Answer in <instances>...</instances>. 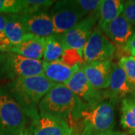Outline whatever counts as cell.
Listing matches in <instances>:
<instances>
[{
  "label": "cell",
  "instance_id": "ffe728a7",
  "mask_svg": "<svg viewBox=\"0 0 135 135\" xmlns=\"http://www.w3.org/2000/svg\"><path fill=\"white\" fill-rule=\"evenodd\" d=\"M65 49L61 35L53 34L46 37L42 61L44 62L57 61L60 59Z\"/></svg>",
  "mask_w": 135,
  "mask_h": 135
},
{
  "label": "cell",
  "instance_id": "4fadbf2b",
  "mask_svg": "<svg viewBox=\"0 0 135 135\" xmlns=\"http://www.w3.org/2000/svg\"><path fill=\"white\" fill-rule=\"evenodd\" d=\"M100 29L115 47L126 45L134 34L133 26L122 14Z\"/></svg>",
  "mask_w": 135,
  "mask_h": 135
},
{
  "label": "cell",
  "instance_id": "1f68e13d",
  "mask_svg": "<svg viewBox=\"0 0 135 135\" xmlns=\"http://www.w3.org/2000/svg\"><path fill=\"white\" fill-rule=\"evenodd\" d=\"M20 135H29V132H28L27 131L25 130L21 134H20Z\"/></svg>",
  "mask_w": 135,
  "mask_h": 135
},
{
  "label": "cell",
  "instance_id": "44dd1931",
  "mask_svg": "<svg viewBox=\"0 0 135 135\" xmlns=\"http://www.w3.org/2000/svg\"><path fill=\"white\" fill-rule=\"evenodd\" d=\"M54 2L50 0H24V8L20 15L48 12Z\"/></svg>",
  "mask_w": 135,
  "mask_h": 135
},
{
  "label": "cell",
  "instance_id": "d6986e66",
  "mask_svg": "<svg viewBox=\"0 0 135 135\" xmlns=\"http://www.w3.org/2000/svg\"><path fill=\"white\" fill-rule=\"evenodd\" d=\"M124 2V1L121 0H102L99 10L98 26L101 28L122 15Z\"/></svg>",
  "mask_w": 135,
  "mask_h": 135
},
{
  "label": "cell",
  "instance_id": "2e32d148",
  "mask_svg": "<svg viewBox=\"0 0 135 135\" xmlns=\"http://www.w3.org/2000/svg\"><path fill=\"white\" fill-rule=\"evenodd\" d=\"M80 65L69 67L59 59L52 62H43V74L55 84H65L80 69Z\"/></svg>",
  "mask_w": 135,
  "mask_h": 135
},
{
  "label": "cell",
  "instance_id": "484cf974",
  "mask_svg": "<svg viewBox=\"0 0 135 135\" xmlns=\"http://www.w3.org/2000/svg\"><path fill=\"white\" fill-rule=\"evenodd\" d=\"M122 15L132 26H135V2L129 0L124 2Z\"/></svg>",
  "mask_w": 135,
  "mask_h": 135
},
{
  "label": "cell",
  "instance_id": "ac0fdd59",
  "mask_svg": "<svg viewBox=\"0 0 135 135\" xmlns=\"http://www.w3.org/2000/svg\"><path fill=\"white\" fill-rule=\"evenodd\" d=\"M120 124L130 135L135 134V93L125 97L122 100Z\"/></svg>",
  "mask_w": 135,
  "mask_h": 135
},
{
  "label": "cell",
  "instance_id": "7c38bea8",
  "mask_svg": "<svg viewBox=\"0 0 135 135\" xmlns=\"http://www.w3.org/2000/svg\"><path fill=\"white\" fill-rule=\"evenodd\" d=\"M113 63L111 60L85 62L81 65V69L89 83L98 90L107 89L110 84Z\"/></svg>",
  "mask_w": 135,
  "mask_h": 135
},
{
  "label": "cell",
  "instance_id": "7402d4cb",
  "mask_svg": "<svg viewBox=\"0 0 135 135\" xmlns=\"http://www.w3.org/2000/svg\"><path fill=\"white\" fill-rule=\"evenodd\" d=\"M59 60L69 67H74L76 65L81 66L85 62L82 52L73 48L65 49Z\"/></svg>",
  "mask_w": 135,
  "mask_h": 135
},
{
  "label": "cell",
  "instance_id": "f546056e",
  "mask_svg": "<svg viewBox=\"0 0 135 135\" xmlns=\"http://www.w3.org/2000/svg\"><path fill=\"white\" fill-rule=\"evenodd\" d=\"M6 17H7V15L0 14V31H4L5 30Z\"/></svg>",
  "mask_w": 135,
  "mask_h": 135
},
{
  "label": "cell",
  "instance_id": "9c48e42d",
  "mask_svg": "<svg viewBox=\"0 0 135 135\" xmlns=\"http://www.w3.org/2000/svg\"><path fill=\"white\" fill-rule=\"evenodd\" d=\"M64 85L87 106H95L104 101L101 91L95 89L89 83L81 68Z\"/></svg>",
  "mask_w": 135,
  "mask_h": 135
},
{
  "label": "cell",
  "instance_id": "83f0119b",
  "mask_svg": "<svg viewBox=\"0 0 135 135\" xmlns=\"http://www.w3.org/2000/svg\"><path fill=\"white\" fill-rule=\"evenodd\" d=\"M127 51L128 52L130 56L133 57L135 59V33L128 41V42L125 45Z\"/></svg>",
  "mask_w": 135,
  "mask_h": 135
},
{
  "label": "cell",
  "instance_id": "4316f807",
  "mask_svg": "<svg viewBox=\"0 0 135 135\" xmlns=\"http://www.w3.org/2000/svg\"><path fill=\"white\" fill-rule=\"evenodd\" d=\"M12 44L5 35L4 31H0V53H6L8 51Z\"/></svg>",
  "mask_w": 135,
  "mask_h": 135
},
{
  "label": "cell",
  "instance_id": "9a60e30c",
  "mask_svg": "<svg viewBox=\"0 0 135 135\" xmlns=\"http://www.w3.org/2000/svg\"><path fill=\"white\" fill-rule=\"evenodd\" d=\"M45 38L28 34L17 45L12 46L8 52L16 53L25 58L41 60L43 58Z\"/></svg>",
  "mask_w": 135,
  "mask_h": 135
},
{
  "label": "cell",
  "instance_id": "3957f363",
  "mask_svg": "<svg viewBox=\"0 0 135 135\" xmlns=\"http://www.w3.org/2000/svg\"><path fill=\"white\" fill-rule=\"evenodd\" d=\"M115 102L103 101L97 105L87 107L81 113L80 135H98L113 130L116 124Z\"/></svg>",
  "mask_w": 135,
  "mask_h": 135
},
{
  "label": "cell",
  "instance_id": "30bf717a",
  "mask_svg": "<svg viewBox=\"0 0 135 135\" xmlns=\"http://www.w3.org/2000/svg\"><path fill=\"white\" fill-rule=\"evenodd\" d=\"M29 131L32 135H72L73 128L65 121L54 116L40 114L32 120Z\"/></svg>",
  "mask_w": 135,
  "mask_h": 135
},
{
  "label": "cell",
  "instance_id": "7a4b0ae2",
  "mask_svg": "<svg viewBox=\"0 0 135 135\" xmlns=\"http://www.w3.org/2000/svg\"><path fill=\"white\" fill-rule=\"evenodd\" d=\"M55 85L42 74L16 79L10 81L5 87L26 117L33 120L39 115V102Z\"/></svg>",
  "mask_w": 135,
  "mask_h": 135
},
{
  "label": "cell",
  "instance_id": "8992f818",
  "mask_svg": "<svg viewBox=\"0 0 135 135\" xmlns=\"http://www.w3.org/2000/svg\"><path fill=\"white\" fill-rule=\"evenodd\" d=\"M50 17L54 28V33L62 35L86 17L78 5L77 0H61L53 4Z\"/></svg>",
  "mask_w": 135,
  "mask_h": 135
},
{
  "label": "cell",
  "instance_id": "ba28073f",
  "mask_svg": "<svg viewBox=\"0 0 135 135\" xmlns=\"http://www.w3.org/2000/svg\"><path fill=\"white\" fill-rule=\"evenodd\" d=\"M98 18L86 16L66 32L62 34V40L65 48L76 49L83 53V48L90 37Z\"/></svg>",
  "mask_w": 135,
  "mask_h": 135
},
{
  "label": "cell",
  "instance_id": "5b68a950",
  "mask_svg": "<svg viewBox=\"0 0 135 135\" xmlns=\"http://www.w3.org/2000/svg\"><path fill=\"white\" fill-rule=\"evenodd\" d=\"M42 74V60L25 58L11 52L0 53V80L11 81L18 78Z\"/></svg>",
  "mask_w": 135,
  "mask_h": 135
},
{
  "label": "cell",
  "instance_id": "836d02e7",
  "mask_svg": "<svg viewBox=\"0 0 135 135\" xmlns=\"http://www.w3.org/2000/svg\"><path fill=\"white\" fill-rule=\"evenodd\" d=\"M134 135H135V134H134Z\"/></svg>",
  "mask_w": 135,
  "mask_h": 135
},
{
  "label": "cell",
  "instance_id": "603a6c76",
  "mask_svg": "<svg viewBox=\"0 0 135 135\" xmlns=\"http://www.w3.org/2000/svg\"><path fill=\"white\" fill-rule=\"evenodd\" d=\"M118 65L126 74L128 82L135 91V59L131 56H126L119 59Z\"/></svg>",
  "mask_w": 135,
  "mask_h": 135
},
{
  "label": "cell",
  "instance_id": "5bb4252c",
  "mask_svg": "<svg viewBox=\"0 0 135 135\" xmlns=\"http://www.w3.org/2000/svg\"><path fill=\"white\" fill-rule=\"evenodd\" d=\"M20 15L25 31L27 34L42 38H46L55 34L53 23L48 12Z\"/></svg>",
  "mask_w": 135,
  "mask_h": 135
},
{
  "label": "cell",
  "instance_id": "277c9868",
  "mask_svg": "<svg viewBox=\"0 0 135 135\" xmlns=\"http://www.w3.org/2000/svg\"><path fill=\"white\" fill-rule=\"evenodd\" d=\"M27 117L5 86L0 87V135H20L25 131Z\"/></svg>",
  "mask_w": 135,
  "mask_h": 135
},
{
  "label": "cell",
  "instance_id": "cb8c5ba5",
  "mask_svg": "<svg viewBox=\"0 0 135 135\" xmlns=\"http://www.w3.org/2000/svg\"><path fill=\"white\" fill-rule=\"evenodd\" d=\"M24 8V0H0V14H21Z\"/></svg>",
  "mask_w": 135,
  "mask_h": 135
},
{
  "label": "cell",
  "instance_id": "8fae6325",
  "mask_svg": "<svg viewBox=\"0 0 135 135\" xmlns=\"http://www.w3.org/2000/svg\"><path fill=\"white\" fill-rule=\"evenodd\" d=\"M104 99L116 102L119 99H123L125 97L132 93H135L123 70L118 64H113L111 70L110 84L106 91H101Z\"/></svg>",
  "mask_w": 135,
  "mask_h": 135
},
{
  "label": "cell",
  "instance_id": "52a82bcc",
  "mask_svg": "<svg viewBox=\"0 0 135 135\" xmlns=\"http://www.w3.org/2000/svg\"><path fill=\"white\" fill-rule=\"evenodd\" d=\"M116 53V47L103 33L95 27L83 50V59L86 62L111 60Z\"/></svg>",
  "mask_w": 135,
  "mask_h": 135
},
{
  "label": "cell",
  "instance_id": "6da1fadb",
  "mask_svg": "<svg viewBox=\"0 0 135 135\" xmlns=\"http://www.w3.org/2000/svg\"><path fill=\"white\" fill-rule=\"evenodd\" d=\"M86 104L64 84H56L41 100L40 114H47L65 121L72 128L80 120Z\"/></svg>",
  "mask_w": 135,
  "mask_h": 135
},
{
  "label": "cell",
  "instance_id": "4dcf8cb0",
  "mask_svg": "<svg viewBox=\"0 0 135 135\" xmlns=\"http://www.w3.org/2000/svg\"><path fill=\"white\" fill-rule=\"evenodd\" d=\"M72 135H80V133H79L77 130H75V131L73 130Z\"/></svg>",
  "mask_w": 135,
  "mask_h": 135
},
{
  "label": "cell",
  "instance_id": "d4e9b609",
  "mask_svg": "<svg viewBox=\"0 0 135 135\" xmlns=\"http://www.w3.org/2000/svg\"><path fill=\"white\" fill-rule=\"evenodd\" d=\"M78 5L86 16L99 17V10L102 0H77Z\"/></svg>",
  "mask_w": 135,
  "mask_h": 135
},
{
  "label": "cell",
  "instance_id": "f1b7e54d",
  "mask_svg": "<svg viewBox=\"0 0 135 135\" xmlns=\"http://www.w3.org/2000/svg\"><path fill=\"white\" fill-rule=\"evenodd\" d=\"M98 135H130L128 133H127L126 131H115L110 130L107 131L106 132L101 133L100 134Z\"/></svg>",
  "mask_w": 135,
  "mask_h": 135
},
{
  "label": "cell",
  "instance_id": "e0dca14e",
  "mask_svg": "<svg viewBox=\"0 0 135 135\" xmlns=\"http://www.w3.org/2000/svg\"><path fill=\"white\" fill-rule=\"evenodd\" d=\"M4 32L12 46L21 43L28 35L25 31L22 17L20 14L7 15Z\"/></svg>",
  "mask_w": 135,
  "mask_h": 135
},
{
  "label": "cell",
  "instance_id": "d6a6232c",
  "mask_svg": "<svg viewBox=\"0 0 135 135\" xmlns=\"http://www.w3.org/2000/svg\"><path fill=\"white\" fill-rule=\"evenodd\" d=\"M134 2H135V0H134Z\"/></svg>",
  "mask_w": 135,
  "mask_h": 135
}]
</instances>
